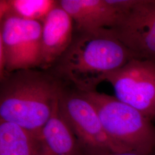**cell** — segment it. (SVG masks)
Masks as SVG:
<instances>
[{
  "label": "cell",
  "instance_id": "1",
  "mask_svg": "<svg viewBox=\"0 0 155 155\" xmlns=\"http://www.w3.org/2000/svg\"><path fill=\"white\" fill-rule=\"evenodd\" d=\"M137 59L112 34L78 31L49 71L61 83L72 84L80 91L95 90L106 74Z\"/></svg>",
  "mask_w": 155,
  "mask_h": 155
},
{
  "label": "cell",
  "instance_id": "2",
  "mask_svg": "<svg viewBox=\"0 0 155 155\" xmlns=\"http://www.w3.org/2000/svg\"><path fill=\"white\" fill-rule=\"evenodd\" d=\"M63 86L48 70L7 73L1 79L0 120L40 135Z\"/></svg>",
  "mask_w": 155,
  "mask_h": 155
},
{
  "label": "cell",
  "instance_id": "3",
  "mask_svg": "<svg viewBox=\"0 0 155 155\" xmlns=\"http://www.w3.org/2000/svg\"><path fill=\"white\" fill-rule=\"evenodd\" d=\"M93 106L106 133L129 150L145 154L155 148V127L141 111L96 90L79 91Z\"/></svg>",
  "mask_w": 155,
  "mask_h": 155
},
{
  "label": "cell",
  "instance_id": "4",
  "mask_svg": "<svg viewBox=\"0 0 155 155\" xmlns=\"http://www.w3.org/2000/svg\"><path fill=\"white\" fill-rule=\"evenodd\" d=\"M58 107L86 155H104L129 150L106 133L93 106L77 90L62 87Z\"/></svg>",
  "mask_w": 155,
  "mask_h": 155
},
{
  "label": "cell",
  "instance_id": "5",
  "mask_svg": "<svg viewBox=\"0 0 155 155\" xmlns=\"http://www.w3.org/2000/svg\"><path fill=\"white\" fill-rule=\"evenodd\" d=\"M41 35V22L12 15L1 18L0 48L4 55L5 75L21 70L40 68Z\"/></svg>",
  "mask_w": 155,
  "mask_h": 155
},
{
  "label": "cell",
  "instance_id": "6",
  "mask_svg": "<svg viewBox=\"0 0 155 155\" xmlns=\"http://www.w3.org/2000/svg\"><path fill=\"white\" fill-rule=\"evenodd\" d=\"M104 80L113 86L116 97L141 111L149 119L155 117V61L133 59Z\"/></svg>",
  "mask_w": 155,
  "mask_h": 155
},
{
  "label": "cell",
  "instance_id": "7",
  "mask_svg": "<svg viewBox=\"0 0 155 155\" xmlns=\"http://www.w3.org/2000/svg\"><path fill=\"white\" fill-rule=\"evenodd\" d=\"M113 35L137 59L155 61V0H122Z\"/></svg>",
  "mask_w": 155,
  "mask_h": 155
},
{
  "label": "cell",
  "instance_id": "8",
  "mask_svg": "<svg viewBox=\"0 0 155 155\" xmlns=\"http://www.w3.org/2000/svg\"><path fill=\"white\" fill-rule=\"evenodd\" d=\"M59 3L72 18L75 30L90 33L113 34L123 11L121 0H61Z\"/></svg>",
  "mask_w": 155,
  "mask_h": 155
},
{
  "label": "cell",
  "instance_id": "9",
  "mask_svg": "<svg viewBox=\"0 0 155 155\" xmlns=\"http://www.w3.org/2000/svg\"><path fill=\"white\" fill-rule=\"evenodd\" d=\"M74 24L58 3L42 22L41 61L40 68L49 70L72 41Z\"/></svg>",
  "mask_w": 155,
  "mask_h": 155
},
{
  "label": "cell",
  "instance_id": "10",
  "mask_svg": "<svg viewBox=\"0 0 155 155\" xmlns=\"http://www.w3.org/2000/svg\"><path fill=\"white\" fill-rule=\"evenodd\" d=\"M39 155H86L60 113L58 100L42 129Z\"/></svg>",
  "mask_w": 155,
  "mask_h": 155
},
{
  "label": "cell",
  "instance_id": "11",
  "mask_svg": "<svg viewBox=\"0 0 155 155\" xmlns=\"http://www.w3.org/2000/svg\"><path fill=\"white\" fill-rule=\"evenodd\" d=\"M41 134L0 120V155H39Z\"/></svg>",
  "mask_w": 155,
  "mask_h": 155
},
{
  "label": "cell",
  "instance_id": "12",
  "mask_svg": "<svg viewBox=\"0 0 155 155\" xmlns=\"http://www.w3.org/2000/svg\"><path fill=\"white\" fill-rule=\"evenodd\" d=\"M58 3V1L52 0H1L0 17L12 15L43 22Z\"/></svg>",
  "mask_w": 155,
  "mask_h": 155
},
{
  "label": "cell",
  "instance_id": "13",
  "mask_svg": "<svg viewBox=\"0 0 155 155\" xmlns=\"http://www.w3.org/2000/svg\"><path fill=\"white\" fill-rule=\"evenodd\" d=\"M104 155H152V153L145 154V153L139 152L137 151L131 150H127V151L121 152H110Z\"/></svg>",
  "mask_w": 155,
  "mask_h": 155
}]
</instances>
